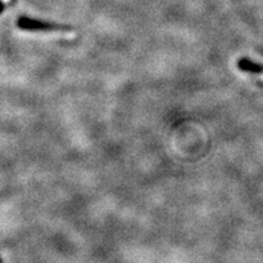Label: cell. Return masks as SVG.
Instances as JSON below:
<instances>
[{
  "label": "cell",
  "mask_w": 263,
  "mask_h": 263,
  "mask_svg": "<svg viewBox=\"0 0 263 263\" xmlns=\"http://www.w3.org/2000/svg\"><path fill=\"white\" fill-rule=\"evenodd\" d=\"M2 9H3V6H2V4H0V12H2Z\"/></svg>",
  "instance_id": "6da1fadb"
},
{
  "label": "cell",
  "mask_w": 263,
  "mask_h": 263,
  "mask_svg": "<svg viewBox=\"0 0 263 263\" xmlns=\"http://www.w3.org/2000/svg\"><path fill=\"white\" fill-rule=\"evenodd\" d=\"M4 2H9V0H4Z\"/></svg>",
  "instance_id": "7a4b0ae2"
}]
</instances>
